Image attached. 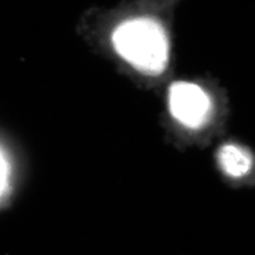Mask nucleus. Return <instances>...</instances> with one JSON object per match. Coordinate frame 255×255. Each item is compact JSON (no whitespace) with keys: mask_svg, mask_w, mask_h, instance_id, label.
<instances>
[{"mask_svg":"<svg viewBox=\"0 0 255 255\" xmlns=\"http://www.w3.org/2000/svg\"><path fill=\"white\" fill-rule=\"evenodd\" d=\"M113 43L119 55L141 72L159 75L167 68L168 38L161 24L154 19L124 21L115 30Z\"/></svg>","mask_w":255,"mask_h":255,"instance_id":"1","label":"nucleus"},{"mask_svg":"<svg viewBox=\"0 0 255 255\" xmlns=\"http://www.w3.org/2000/svg\"><path fill=\"white\" fill-rule=\"evenodd\" d=\"M8 178V163L7 159L5 157V154L0 149V196L6 189V184H7Z\"/></svg>","mask_w":255,"mask_h":255,"instance_id":"4","label":"nucleus"},{"mask_svg":"<svg viewBox=\"0 0 255 255\" xmlns=\"http://www.w3.org/2000/svg\"><path fill=\"white\" fill-rule=\"evenodd\" d=\"M168 102L174 119L190 129L205 126L212 114L209 96L194 83H174L169 89Z\"/></svg>","mask_w":255,"mask_h":255,"instance_id":"2","label":"nucleus"},{"mask_svg":"<svg viewBox=\"0 0 255 255\" xmlns=\"http://www.w3.org/2000/svg\"><path fill=\"white\" fill-rule=\"evenodd\" d=\"M218 159L222 170L232 177L244 176L252 167L250 154L234 144L223 145L219 151Z\"/></svg>","mask_w":255,"mask_h":255,"instance_id":"3","label":"nucleus"}]
</instances>
